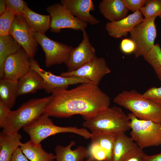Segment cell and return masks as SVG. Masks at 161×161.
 Wrapping results in <instances>:
<instances>
[{"label":"cell","instance_id":"cell-1","mask_svg":"<svg viewBox=\"0 0 161 161\" xmlns=\"http://www.w3.org/2000/svg\"><path fill=\"white\" fill-rule=\"evenodd\" d=\"M45 113L49 117L66 118L79 114L90 119L109 107V96L91 83H80L70 90L55 92Z\"/></svg>","mask_w":161,"mask_h":161},{"label":"cell","instance_id":"cell-2","mask_svg":"<svg viewBox=\"0 0 161 161\" xmlns=\"http://www.w3.org/2000/svg\"><path fill=\"white\" fill-rule=\"evenodd\" d=\"M52 99L51 95L31 99L14 111H11L2 132L7 134L18 133L20 129L33 122L45 113Z\"/></svg>","mask_w":161,"mask_h":161},{"label":"cell","instance_id":"cell-3","mask_svg":"<svg viewBox=\"0 0 161 161\" xmlns=\"http://www.w3.org/2000/svg\"><path fill=\"white\" fill-rule=\"evenodd\" d=\"M114 101L140 120L161 123V107L136 90H124L116 96Z\"/></svg>","mask_w":161,"mask_h":161},{"label":"cell","instance_id":"cell-4","mask_svg":"<svg viewBox=\"0 0 161 161\" xmlns=\"http://www.w3.org/2000/svg\"><path fill=\"white\" fill-rule=\"evenodd\" d=\"M130 120L120 107H109L93 118L85 120L82 125L91 132L99 131L114 134L125 133L130 129Z\"/></svg>","mask_w":161,"mask_h":161},{"label":"cell","instance_id":"cell-5","mask_svg":"<svg viewBox=\"0 0 161 161\" xmlns=\"http://www.w3.org/2000/svg\"><path fill=\"white\" fill-rule=\"evenodd\" d=\"M49 117L44 113L23 128L24 131L29 135L30 141L33 144H40L47 137L61 133H73L86 139L90 138L91 133L86 129L57 126L53 123Z\"/></svg>","mask_w":161,"mask_h":161},{"label":"cell","instance_id":"cell-6","mask_svg":"<svg viewBox=\"0 0 161 161\" xmlns=\"http://www.w3.org/2000/svg\"><path fill=\"white\" fill-rule=\"evenodd\" d=\"M128 115L130 120V134L139 147L143 149L161 145V123L140 120L131 113Z\"/></svg>","mask_w":161,"mask_h":161},{"label":"cell","instance_id":"cell-7","mask_svg":"<svg viewBox=\"0 0 161 161\" xmlns=\"http://www.w3.org/2000/svg\"><path fill=\"white\" fill-rule=\"evenodd\" d=\"M156 18H144L130 32V39L135 45L134 52L135 57L143 56L154 45V41L157 36L155 23Z\"/></svg>","mask_w":161,"mask_h":161},{"label":"cell","instance_id":"cell-8","mask_svg":"<svg viewBox=\"0 0 161 161\" xmlns=\"http://www.w3.org/2000/svg\"><path fill=\"white\" fill-rule=\"evenodd\" d=\"M46 10L51 17L50 29L52 32L59 33L65 28L83 31L87 26L88 23L74 16L60 3L48 6Z\"/></svg>","mask_w":161,"mask_h":161},{"label":"cell","instance_id":"cell-9","mask_svg":"<svg viewBox=\"0 0 161 161\" xmlns=\"http://www.w3.org/2000/svg\"><path fill=\"white\" fill-rule=\"evenodd\" d=\"M34 34L44 52L46 66L65 63L73 48L72 47L52 40L45 34L34 32Z\"/></svg>","mask_w":161,"mask_h":161},{"label":"cell","instance_id":"cell-10","mask_svg":"<svg viewBox=\"0 0 161 161\" xmlns=\"http://www.w3.org/2000/svg\"><path fill=\"white\" fill-rule=\"evenodd\" d=\"M10 34L26 51L29 58H34L37 51L38 43L34 32L22 16H15L10 27Z\"/></svg>","mask_w":161,"mask_h":161},{"label":"cell","instance_id":"cell-11","mask_svg":"<svg viewBox=\"0 0 161 161\" xmlns=\"http://www.w3.org/2000/svg\"><path fill=\"white\" fill-rule=\"evenodd\" d=\"M29 59L31 68L36 71L43 78L44 82L43 89L47 93L52 94L56 91L67 89L71 85L91 83L88 80L80 77H64L55 75L41 68L34 58Z\"/></svg>","mask_w":161,"mask_h":161},{"label":"cell","instance_id":"cell-12","mask_svg":"<svg viewBox=\"0 0 161 161\" xmlns=\"http://www.w3.org/2000/svg\"><path fill=\"white\" fill-rule=\"evenodd\" d=\"M111 72L104 59L96 57L78 69L72 72H62L60 75L64 77L77 76L83 78L98 86L103 77Z\"/></svg>","mask_w":161,"mask_h":161},{"label":"cell","instance_id":"cell-13","mask_svg":"<svg viewBox=\"0 0 161 161\" xmlns=\"http://www.w3.org/2000/svg\"><path fill=\"white\" fill-rule=\"evenodd\" d=\"M28 58L26 52L21 47L17 51L6 58L1 78L18 81L31 69Z\"/></svg>","mask_w":161,"mask_h":161},{"label":"cell","instance_id":"cell-14","mask_svg":"<svg viewBox=\"0 0 161 161\" xmlns=\"http://www.w3.org/2000/svg\"><path fill=\"white\" fill-rule=\"evenodd\" d=\"M82 31V41L77 47L73 48L64 63L67 68V72L78 69L97 57L86 31L84 30Z\"/></svg>","mask_w":161,"mask_h":161},{"label":"cell","instance_id":"cell-15","mask_svg":"<svg viewBox=\"0 0 161 161\" xmlns=\"http://www.w3.org/2000/svg\"><path fill=\"white\" fill-rule=\"evenodd\" d=\"M140 10L137 11L118 21L106 23L105 29L109 35L115 38L126 36L144 18Z\"/></svg>","mask_w":161,"mask_h":161},{"label":"cell","instance_id":"cell-16","mask_svg":"<svg viewBox=\"0 0 161 161\" xmlns=\"http://www.w3.org/2000/svg\"><path fill=\"white\" fill-rule=\"evenodd\" d=\"M64 6L75 17L91 25L100 23V21L90 13L95 10L94 2L91 0H61Z\"/></svg>","mask_w":161,"mask_h":161},{"label":"cell","instance_id":"cell-17","mask_svg":"<svg viewBox=\"0 0 161 161\" xmlns=\"http://www.w3.org/2000/svg\"><path fill=\"white\" fill-rule=\"evenodd\" d=\"M98 7L105 18L111 22L125 18L129 11L124 0H103L99 3Z\"/></svg>","mask_w":161,"mask_h":161},{"label":"cell","instance_id":"cell-18","mask_svg":"<svg viewBox=\"0 0 161 161\" xmlns=\"http://www.w3.org/2000/svg\"><path fill=\"white\" fill-rule=\"evenodd\" d=\"M131 137L125 133L117 134L112 151V161H124L138 148Z\"/></svg>","mask_w":161,"mask_h":161},{"label":"cell","instance_id":"cell-19","mask_svg":"<svg viewBox=\"0 0 161 161\" xmlns=\"http://www.w3.org/2000/svg\"><path fill=\"white\" fill-rule=\"evenodd\" d=\"M75 141H71L66 146L58 145L55 151L56 161H85L89 157V150L82 146H79L72 150V147L75 144Z\"/></svg>","mask_w":161,"mask_h":161},{"label":"cell","instance_id":"cell-20","mask_svg":"<svg viewBox=\"0 0 161 161\" xmlns=\"http://www.w3.org/2000/svg\"><path fill=\"white\" fill-rule=\"evenodd\" d=\"M44 82L42 77L31 68L18 80L17 96L35 93L39 89H44Z\"/></svg>","mask_w":161,"mask_h":161},{"label":"cell","instance_id":"cell-21","mask_svg":"<svg viewBox=\"0 0 161 161\" xmlns=\"http://www.w3.org/2000/svg\"><path fill=\"white\" fill-rule=\"evenodd\" d=\"M21 135L18 133L0 135V161H11L13 154L19 147Z\"/></svg>","mask_w":161,"mask_h":161},{"label":"cell","instance_id":"cell-22","mask_svg":"<svg viewBox=\"0 0 161 161\" xmlns=\"http://www.w3.org/2000/svg\"><path fill=\"white\" fill-rule=\"evenodd\" d=\"M34 32L45 34L50 28V15H41L31 10L27 4L22 16Z\"/></svg>","mask_w":161,"mask_h":161},{"label":"cell","instance_id":"cell-23","mask_svg":"<svg viewBox=\"0 0 161 161\" xmlns=\"http://www.w3.org/2000/svg\"><path fill=\"white\" fill-rule=\"evenodd\" d=\"M19 148L30 161H55V155L45 151L40 144H34L29 141L24 143H21Z\"/></svg>","mask_w":161,"mask_h":161},{"label":"cell","instance_id":"cell-24","mask_svg":"<svg viewBox=\"0 0 161 161\" xmlns=\"http://www.w3.org/2000/svg\"><path fill=\"white\" fill-rule=\"evenodd\" d=\"M18 81L3 78L0 79V100L10 109L14 106L17 95Z\"/></svg>","mask_w":161,"mask_h":161},{"label":"cell","instance_id":"cell-25","mask_svg":"<svg viewBox=\"0 0 161 161\" xmlns=\"http://www.w3.org/2000/svg\"><path fill=\"white\" fill-rule=\"evenodd\" d=\"M116 134L96 131L91 133L92 143L98 144L106 154L105 161H112V151Z\"/></svg>","mask_w":161,"mask_h":161},{"label":"cell","instance_id":"cell-26","mask_svg":"<svg viewBox=\"0 0 161 161\" xmlns=\"http://www.w3.org/2000/svg\"><path fill=\"white\" fill-rule=\"evenodd\" d=\"M21 47L10 34L0 36V78L2 76L3 66L6 58L17 51Z\"/></svg>","mask_w":161,"mask_h":161},{"label":"cell","instance_id":"cell-27","mask_svg":"<svg viewBox=\"0 0 161 161\" xmlns=\"http://www.w3.org/2000/svg\"><path fill=\"white\" fill-rule=\"evenodd\" d=\"M143 57L145 61L152 67L161 82V48L159 44H155Z\"/></svg>","mask_w":161,"mask_h":161},{"label":"cell","instance_id":"cell-28","mask_svg":"<svg viewBox=\"0 0 161 161\" xmlns=\"http://www.w3.org/2000/svg\"><path fill=\"white\" fill-rule=\"evenodd\" d=\"M140 10L145 18L159 17L161 19V0H148Z\"/></svg>","mask_w":161,"mask_h":161},{"label":"cell","instance_id":"cell-29","mask_svg":"<svg viewBox=\"0 0 161 161\" xmlns=\"http://www.w3.org/2000/svg\"><path fill=\"white\" fill-rule=\"evenodd\" d=\"M16 15L7 8L6 11L0 17V36L10 34V27Z\"/></svg>","mask_w":161,"mask_h":161},{"label":"cell","instance_id":"cell-30","mask_svg":"<svg viewBox=\"0 0 161 161\" xmlns=\"http://www.w3.org/2000/svg\"><path fill=\"white\" fill-rule=\"evenodd\" d=\"M89 156L97 161H105L106 154L104 150L97 143H92L89 150Z\"/></svg>","mask_w":161,"mask_h":161},{"label":"cell","instance_id":"cell-31","mask_svg":"<svg viewBox=\"0 0 161 161\" xmlns=\"http://www.w3.org/2000/svg\"><path fill=\"white\" fill-rule=\"evenodd\" d=\"M7 8L16 15L22 16L27 3L22 0H6Z\"/></svg>","mask_w":161,"mask_h":161},{"label":"cell","instance_id":"cell-32","mask_svg":"<svg viewBox=\"0 0 161 161\" xmlns=\"http://www.w3.org/2000/svg\"><path fill=\"white\" fill-rule=\"evenodd\" d=\"M143 95L161 107V87H150Z\"/></svg>","mask_w":161,"mask_h":161},{"label":"cell","instance_id":"cell-33","mask_svg":"<svg viewBox=\"0 0 161 161\" xmlns=\"http://www.w3.org/2000/svg\"><path fill=\"white\" fill-rule=\"evenodd\" d=\"M121 51L126 54L134 53L135 49L134 42L130 38H124L122 40L120 44Z\"/></svg>","mask_w":161,"mask_h":161},{"label":"cell","instance_id":"cell-34","mask_svg":"<svg viewBox=\"0 0 161 161\" xmlns=\"http://www.w3.org/2000/svg\"><path fill=\"white\" fill-rule=\"evenodd\" d=\"M125 4L129 10L134 13L140 10V9L146 3V0H124Z\"/></svg>","mask_w":161,"mask_h":161},{"label":"cell","instance_id":"cell-35","mask_svg":"<svg viewBox=\"0 0 161 161\" xmlns=\"http://www.w3.org/2000/svg\"><path fill=\"white\" fill-rule=\"evenodd\" d=\"M10 109L6 104L0 100V126L3 128L5 126Z\"/></svg>","mask_w":161,"mask_h":161},{"label":"cell","instance_id":"cell-36","mask_svg":"<svg viewBox=\"0 0 161 161\" xmlns=\"http://www.w3.org/2000/svg\"><path fill=\"white\" fill-rule=\"evenodd\" d=\"M147 156L148 155L143 151V149L138 147L124 161H145Z\"/></svg>","mask_w":161,"mask_h":161},{"label":"cell","instance_id":"cell-37","mask_svg":"<svg viewBox=\"0 0 161 161\" xmlns=\"http://www.w3.org/2000/svg\"><path fill=\"white\" fill-rule=\"evenodd\" d=\"M11 161H29L22 153L19 147L13 154Z\"/></svg>","mask_w":161,"mask_h":161},{"label":"cell","instance_id":"cell-38","mask_svg":"<svg viewBox=\"0 0 161 161\" xmlns=\"http://www.w3.org/2000/svg\"><path fill=\"white\" fill-rule=\"evenodd\" d=\"M145 161H161V153L154 155H148Z\"/></svg>","mask_w":161,"mask_h":161},{"label":"cell","instance_id":"cell-39","mask_svg":"<svg viewBox=\"0 0 161 161\" xmlns=\"http://www.w3.org/2000/svg\"><path fill=\"white\" fill-rule=\"evenodd\" d=\"M7 8L5 0H0V15L3 14Z\"/></svg>","mask_w":161,"mask_h":161},{"label":"cell","instance_id":"cell-40","mask_svg":"<svg viewBox=\"0 0 161 161\" xmlns=\"http://www.w3.org/2000/svg\"><path fill=\"white\" fill-rule=\"evenodd\" d=\"M85 161H97L95 160L91 156H89L87 159L85 160Z\"/></svg>","mask_w":161,"mask_h":161}]
</instances>
